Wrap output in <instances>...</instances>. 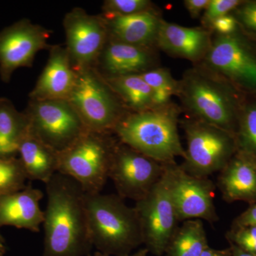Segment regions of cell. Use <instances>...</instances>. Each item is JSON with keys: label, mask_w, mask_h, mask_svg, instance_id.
<instances>
[{"label": "cell", "mask_w": 256, "mask_h": 256, "mask_svg": "<svg viewBox=\"0 0 256 256\" xmlns=\"http://www.w3.org/2000/svg\"><path fill=\"white\" fill-rule=\"evenodd\" d=\"M43 256H86L92 246L86 192L74 178L56 172L46 184Z\"/></svg>", "instance_id": "6da1fadb"}, {"label": "cell", "mask_w": 256, "mask_h": 256, "mask_svg": "<svg viewBox=\"0 0 256 256\" xmlns=\"http://www.w3.org/2000/svg\"><path fill=\"white\" fill-rule=\"evenodd\" d=\"M188 117L236 134L242 108L238 88L200 64L178 80V95Z\"/></svg>", "instance_id": "7a4b0ae2"}, {"label": "cell", "mask_w": 256, "mask_h": 256, "mask_svg": "<svg viewBox=\"0 0 256 256\" xmlns=\"http://www.w3.org/2000/svg\"><path fill=\"white\" fill-rule=\"evenodd\" d=\"M182 108L170 102L142 112L126 114L116 124L118 140L161 163L173 162L185 156L178 132Z\"/></svg>", "instance_id": "3957f363"}, {"label": "cell", "mask_w": 256, "mask_h": 256, "mask_svg": "<svg viewBox=\"0 0 256 256\" xmlns=\"http://www.w3.org/2000/svg\"><path fill=\"white\" fill-rule=\"evenodd\" d=\"M116 194L86 193L92 246L108 256H126L143 244L140 220L134 207Z\"/></svg>", "instance_id": "277c9868"}, {"label": "cell", "mask_w": 256, "mask_h": 256, "mask_svg": "<svg viewBox=\"0 0 256 256\" xmlns=\"http://www.w3.org/2000/svg\"><path fill=\"white\" fill-rule=\"evenodd\" d=\"M111 133L86 131L70 146L60 152L58 172L77 182L86 193L102 192L118 140Z\"/></svg>", "instance_id": "5b68a950"}, {"label": "cell", "mask_w": 256, "mask_h": 256, "mask_svg": "<svg viewBox=\"0 0 256 256\" xmlns=\"http://www.w3.org/2000/svg\"><path fill=\"white\" fill-rule=\"evenodd\" d=\"M180 122L186 139L180 166L188 174L208 178L223 169L236 153L235 134L190 117Z\"/></svg>", "instance_id": "8992f818"}, {"label": "cell", "mask_w": 256, "mask_h": 256, "mask_svg": "<svg viewBox=\"0 0 256 256\" xmlns=\"http://www.w3.org/2000/svg\"><path fill=\"white\" fill-rule=\"evenodd\" d=\"M76 72V78L68 102L88 130L114 133L116 124L126 114L117 96L92 68Z\"/></svg>", "instance_id": "52a82bcc"}, {"label": "cell", "mask_w": 256, "mask_h": 256, "mask_svg": "<svg viewBox=\"0 0 256 256\" xmlns=\"http://www.w3.org/2000/svg\"><path fill=\"white\" fill-rule=\"evenodd\" d=\"M239 88L256 92V52L238 32L213 34L208 53L198 64Z\"/></svg>", "instance_id": "ba28073f"}, {"label": "cell", "mask_w": 256, "mask_h": 256, "mask_svg": "<svg viewBox=\"0 0 256 256\" xmlns=\"http://www.w3.org/2000/svg\"><path fill=\"white\" fill-rule=\"evenodd\" d=\"M165 164L152 159L121 142L114 148L109 178L117 194L138 202L162 178Z\"/></svg>", "instance_id": "9c48e42d"}, {"label": "cell", "mask_w": 256, "mask_h": 256, "mask_svg": "<svg viewBox=\"0 0 256 256\" xmlns=\"http://www.w3.org/2000/svg\"><path fill=\"white\" fill-rule=\"evenodd\" d=\"M165 174L178 222H218L214 202L216 186L212 180L188 174L176 162L165 164Z\"/></svg>", "instance_id": "30bf717a"}, {"label": "cell", "mask_w": 256, "mask_h": 256, "mask_svg": "<svg viewBox=\"0 0 256 256\" xmlns=\"http://www.w3.org/2000/svg\"><path fill=\"white\" fill-rule=\"evenodd\" d=\"M143 235V244L153 255L164 254L178 228V220L164 173L144 198L136 202Z\"/></svg>", "instance_id": "8fae6325"}, {"label": "cell", "mask_w": 256, "mask_h": 256, "mask_svg": "<svg viewBox=\"0 0 256 256\" xmlns=\"http://www.w3.org/2000/svg\"><path fill=\"white\" fill-rule=\"evenodd\" d=\"M26 116L33 132L58 152L68 148L88 130L68 100H32Z\"/></svg>", "instance_id": "7c38bea8"}, {"label": "cell", "mask_w": 256, "mask_h": 256, "mask_svg": "<svg viewBox=\"0 0 256 256\" xmlns=\"http://www.w3.org/2000/svg\"><path fill=\"white\" fill-rule=\"evenodd\" d=\"M64 26L66 50L74 70L92 68L108 40L105 20L76 8L66 15Z\"/></svg>", "instance_id": "4fadbf2b"}, {"label": "cell", "mask_w": 256, "mask_h": 256, "mask_svg": "<svg viewBox=\"0 0 256 256\" xmlns=\"http://www.w3.org/2000/svg\"><path fill=\"white\" fill-rule=\"evenodd\" d=\"M50 32L23 20L0 32V76L9 82L12 74L22 67L31 66L35 56L48 46Z\"/></svg>", "instance_id": "5bb4252c"}, {"label": "cell", "mask_w": 256, "mask_h": 256, "mask_svg": "<svg viewBox=\"0 0 256 256\" xmlns=\"http://www.w3.org/2000/svg\"><path fill=\"white\" fill-rule=\"evenodd\" d=\"M213 34L202 28H186L162 20L156 46L172 56L201 63L210 44Z\"/></svg>", "instance_id": "9a60e30c"}, {"label": "cell", "mask_w": 256, "mask_h": 256, "mask_svg": "<svg viewBox=\"0 0 256 256\" xmlns=\"http://www.w3.org/2000/svg\"><path fill=\"white\" fill-rule=\"evenodd\" d=\"M76 78V72L72 66L66 48L54 47L30 97L34 101L68 100Z\"/></svg>", "instance_id": "2e32d148"}, {"label": "cell", "mask_w": 256, "mask_h": 256, "mask_svg": "<svg viewBox=\"0 0 256 256\" xmlns=\"http://www.w3.org/2000/svg\"><path fill=\"white\" fill-rule=\"evenodd\" d=\"M110 40L143 48H156V38L162 20L156 9L127 16L105 14Z\"/></svg>", "instance_id": "e0dca14e"}, {"label": "cell", "mask_w": 256, "mask_h": 256, "mask_svg": "<svg viewBox=\"0 0 256 256\" xmlns=\"http://www.w3.org/2000/svg\"><path fill=\"white\" fill-rule=\"evenodd\" d=\"M44 194L31 184L20 191L0 196V228L5 226L38 233L44 212L40 208Z\"/></svg>", "instance_id": "ac0fdd59"}, {"label": "cell", "mask_w": 256, "mask_h": 256, "mask_svg": "<svg viewBox=\"0 0 256 256\" xmlns=\"http://www.w3.org/2000/svg\"><path fill=\"white\" fill-rule=\"evenodd\" d=\"M108 77L140 74L156 68L153 48L133 46L108 38L100 56Z\"/></svg>", "instance_id": "d6986e66"}, {"label": "cell", "mask_w": 256, "mask_h": 256, "mask_svg": "<svg viewBox=\"0 0 256 256\" xmlns=\"http://www.w3.org/2000/svg\"><path fill=\"white\" fill-rule=\"evenodd\" d=\"M218 186L228 203L256 204V161L236 152L220 170Z\"/></svg>", "instance_id": "ffe728a7"}, {"label": "cell", "mask_w": 256, "mask_h": 256, "mask_svg": "<svg viewBox=\"0 0 256 256\" xmlns=\"http://www.w3.org/2000/svg\"><path fill=\"white\" fill-rule=\"evenodd\" d=\"M18 153L28 180L46 184L58 172L60 152L37 137L30 124L18 144Z\"/></svg>", "instance_id": "44dd1931"}, {"label": "cell", "mask_w": 256, "mask_h": 256, "mask_svg": "<svg viewBox=\"0 0 256 256\" xmlns=\"http://www.w3.org/2000/svg\"><path fill=\"white\" fill-rule=\"evenodd\" d=\"M106 82L133 112H142L154 108L152 89L139 74L110 77Z\"/></svg>", "instance_id": "7402d4cb"}, {"label": "cell", "mask_w": 256, "mask_h": 256, "mask_svg": "<svg viewBox=\"0 0 256 256\" xmlns=\"http://www.w3.org/2000/svg\"><path fill=\"white\" fill-rule=\"evenodd\" d=\"M208 247L203 222L186 220L175 230L164 254L165 256H200Z\"/></svg>", "instance_id": "603a6c76"}, {"label": "cell", "mask_w": 256, "mask_h": 256, "mask_svg": "<svg viewBox=\"0 0 256 256\" xmlns=\"http://www.w3.org/2000/svg\"><path fill=\"white\" fill-rule=\"evenodd\" d=\"M28 126L26 114L18 112L8 99H0V158L16 156Z\"/></svg>", "instance_id": "cb8c5ba5"}, {"label": "cell", "mask_w": 256, "mask_h": 256, "mask_svg": "<svg viewBox=\"0 0 256 256\" xmlns=\"http://www.w3.org/2000/svg\"><path fill=\"white\" fill-rule=\"evenodd\" d=\"M235 136L236 152L256 161V100L242 105Z\"/></svg>", "instance_id": "d4e9b609"}, {"label": "cell", "mask_w": 256, "mask_h": 256, "mask_svg": "<svg viewBox=\"0 0 256 256\" xmlns=\"http://www.w3.org/2000/svg\"><path fill=\"white\" fill-rule=\"evenodd\" d=\"M139 75L152 89L154 108L169 104L172 97L178 95V80L173 78L168 69L156 67Z\"/></svg>", "instance_id": "484cf974"}, {"label": "cell", "mask_w": 256, "mask_h": 256, "mask_svg": "<svg viewBox=\"0 0 256 256\" xmlns=\"http://www.w3.org/2000/svg\"><path fill=\"white\" fill-rule=\"evenodd\" d=\"M28 180L20 158H0V196L23 190Z\"/></svg>", "instance_id": "4316f807"}, {"label": "cell", "mask_w": 256, "mask_h": 256, "mask_svg": "<svg viewBox=\"0 0 256 256\" xmlns=\"http://www.w3.org/2000/svg\"><path fill=\"white\" fill-rule=\"evenodd\" d=\"M154 9L149 0H108L104 5L106 14L127 16Z\"/></svg>", "instance_id": "83f0119b"}, {"label": "cell", "mask_w": 256, "mask_h": 256, "mask_svg": "<svg viewBox=\"0 0 256 256\" xmlns=\"http://www.w3.org/2000/svg\"><path fill=\"white\" fill-rule=\"evenodd\" d=\"M242 3L239 0H210L202 16V28L208 30L214 20L233 12Z\"/></svg>", "instance_id": "f1b7e54d"}, {"label": "cell", "mask_w": 256, "mask_h": 256, "mask_svg": "<svg viewBox=\"0 0 256 256\" xmlns=\"http://www.w3.org/2000/svg\"><path fill=\"white\" fill-rule=\"evenodd\" d=\"M226 238L244 252L256 255V226L232 228L227 232Z\"/></svg>", "instance_id": "f546056e"}, {"label": "cell", "mask_w": 256, "mask_h": 256, "mask_svg": "<svg viewBox=\"0 0 256 256\" xmlns=\"http://www.w3.org/2000/svg\"><path fill=\"white\" fill-rule=\"evenodd\" d=\"M233 12L239 26L256 34V1L242 3Z\"/></svg>", "instance_id": "4dcf8cb0"}, {"label": "cell", "mask_w": 256, "mask_h": 256, "mask_svg": "<svg viewBox=\"0 0 256 256\" xmlns=\"http://www.w3.org/2000/svg\"><path fill=\"white\" fill-rule=\"evenodd\" d=\"M238 28L239 24L236 18L230 13L214 20L210 24L208 30L213 34L225 36L236 33Z\"/></svg>", "instance_id": "1f68e13d"}, {"label": "cell", "mask_w": 256, "mask_h": 256, "mask_svg": "<svg viewBox=\"0 0 256 256\" xmlns=\"http://www.w3.org/2000/svg\"><path fill=\"white\" fill-rule=\"evenodd\" d=\"M256 226V204L250 205L245 212L234 220L232 228L239 227Z\"/></svg>", "instance_id": "d6a6232c"}, {"label": "cell", "mask_w": 256, "mask_h": 256, "mask_svg": "<svg viewBox=\"0 0 256 256\" xmlns=\"http://www.w3.org/2000/svg\"><path fill=\"white\" fill-rule=\"evenodd\" d=\"M210 0H185V8L192 18H196L206 10Z\"/></svg>", "instance_id": "836d02e7"}, {"label": "cell", "mask_w": 256, "mask_h": 256, "mask_svg": "<svg viewBox=\"0 0 256 256\" xmlns=\"http://www.w3.org/2000/svg\"><path fill=\"white\" fill-rule=\"evenodd\" d=\"M200 256H232V252L230 247L228 248L220 249V250L208 247L202 252Z\"/></svg>", "instance_id": "e575fe53"}, {"label": "cell", "mask_w": 256, "mask_h": 256, "mask_svg": "<svg viewBox=\"0 0 256 256\" xmlns=\"http://www.w3.org/2000/svg\"><path fill=\"white\" fill-rule=\"evenodd\" d=\"M230 250H232V256H256V255H254V254L244 252V250L240 249V248L232 244H230Z\"/></svg>", "instance_id": "d590c367"}, {"label": "cell", "mask_w": 256, "mask_h": 256, "mask_svg": "<svg viewBox=\"0 0 256 256\" xmlns=\"http://www.w3.org/2000/svg\"><path fill=\"white\" fill-rule=\"evenodd\" d=\"M148 254H149V250L146 248H144L140 249L139 250H138L137 252H134V254H130V255H128L126 256H148ZM94 256H110L108 255H105V254H101V252H95Z\"/></svg>", "instance_id": "8d00e7d4"}, {"label": "cell", "mask_w": 256, "mask_h": 256, "mask_svg": "<svg viewBox=\"0 0 256 256\" xmlns=\"http://www.w3.org/2000/svg\"><path fill=\"white\" fill-rule=\"evenodd\" d=\"M0 252H4V242L0 240Z\"/></svg>", "instance_id": "74e56055"}, {"label": "cell", "mask_w": 256, "mask_h": 256, "mask_svg": "<svg viewBox=\"0 0 256 256\" xmlns=\"http://www.w3.org/2000/svg\"><path fill=\"white\" fill-rule=\"evenodd\" d=\"M0 240H1V242H4V238H2V236L1 235H0Z\"/></svg>", "instance_id": "f35d334b"}, {"label": "cell", "mask_w": 256, "mask_h": 256, "mask_svg": "<svg viewBox=\"0 0 256 256\" xmlns=\"http://www.w3.org/2000/svg\"><path fill=\"white\" fill-rule=\"evenodd\" d=\"M4 252H0V256H2L3 254H4Z\"/></svg>", "instance_id": "ab89813d"}]
</instances>
